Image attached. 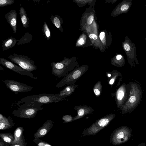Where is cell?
Instances as JSON below:
<instances>
[{
    "instance_id": "1",
    "label": "cell",
    "mask_w": 146,
    "mask_h": 146,
    "mask_svg": "<svg viewBox=\"0 0 146 146\" xmlns=\"http://www.w3.org/2000/svg\"><path fill=\"white\" fill-rule=\"evenodd\" d=\"M65 96H60L59 94H42L34 95L21 98L14 103L18 105L25 102H33L44 104L58 102L62 100Z\"/></svg>"
},
{
    "instance_id": "2",
    "label": "cell",
    "mask_w": 146,
    "mask_h": 146,
    "mask_svg": "<svg viewBox=\"0 0 146 146\" xmlns=\"http://www.w3.org/2000/svg\"><path fill=\"white\" fill-rule=\"evenodd\" d=\"M43 104L33 102H25L18 105L17 110L13 113L21 117H30L34 116L37 111L44 108L42 106Z\"/></svg>"
},
{
    "instance_id": "3",
    "label": "cell",
    "mask_w": 146,
    "mask_h": 146,
    "mask_svg": "<svg viewBox=\"0 0 146 146\" xmlns=\"http://www.w3.org/2000/svg\"><path fill=\"white\" fill-rule=\"evenodd\" d=\"M7 57L12 62L26 70L31 72L37 69L34 61L27 56L14 53Z\"/></svg>"
},
{
    "instance_id": "4",
    "label": "cell",
    "mask_w": 146,
    "mask_h": 146,
    "mask_svg": "<svg viewBox=\"0 0 146 146\" xmlns=\"http://www.w3.org/2000/svg\"><path fill=\"white\" fill-rule=\"evenodd\" d=\"M132 130L129 127L123 126L115 129L111 134L110 141L114 145L124 143L127 141L131 136Z\"/></svg>"
},
{
    "instance_id": "5",
    "label": "cell",
    "mask_w": 146,
    "mask_h": 146,
    "mask_svg": "<svg viewBox=\"0 0 146 146\" xmlns=\"http://www.w3.org/2000/svg\"><path fill=\"white\" fill-rule=\"evenodd\" d=\"M113 115H109L96 121L83 132L85 135H95L104 128L114 117Z\"/></svg>"
},
{
    "instance_id": "6",
    "label": "cell",
    "mask_w": 146,
    "mask_h": 146,
    "mask_svg": "<svg viewBox=\"0 0 146 146\" xmlns=\"http://www.w3.org/2000/svg\"><path fill=\"white\" fill-rule=\"evenodd\" d=\"M6 86L17 94L18 93H25L31 91L33 88L17 81L7 79L3 81Z\"/></svg>"
},
{
    "instance_id": "7",
    "label": "cell",
    "mask_w": 146,
    "mask_h": 146,
    "mask_svg": "<svg viewBox=\"0 0 146 146\" xmlns=\"http://www.w3.org/2000/svg\"><path fill=\"white\" fill-rule=\"evenodd\" d=\"M122 44L129 62L132 63L135 60L137 62L135 45L131 41L127 35L125 36L124 41L122 43Z\"/></svg>"
},
{
    "instance_id": "8",
    "label": "cell",
    "mask_w": 146,
    "mask_h": 146,
    "mask_svg": "<svg viewBox=\"0 0 146 146\" xmlns=\"http://www.w3.org/2000/svg\"><path fill=\"white\" fill-rule=\"evenodd\" d=\"M0 64L6 68L21 75L27 76L34 79H37V77L34 76L30 72L25 70L19 66L3 58H0Z\"/></svg>"
},
{
    "instance_id": "9",
    "label": "cell",
    "mask_w": 146,
    "mask_h": 146,
    "mask_svg": "<svg viewBox=\"0 0 146 146\" xmlns=\"http://www.w3.org/2000/svg\"><path fill=\"white\" fill-rule=\"evenodd\" d=\"M17 17L16 11L13 9L9 11L5 15V18L15 34L17 33Z\"/></svg>"
},
{
    "instance_id": "10",
    "label": "cell",
    "mask_w": 146,
    "mask_h": 146,
    "mask_svg": "<svg viewBox=\"0 0 146 146\" xmlns=\"http://www.w3.org/2000/svg\"><path fill=\"white\" fill-rule=\"evenodd\" d=\"M82 73L81 70H78L75 71L72 76L69 74L67 75L60 81L57 83L56 87L59 88L63 86L71 78H72V80L78 79L81 75Z\"/></svg>"
},
{
    "instance_id": "11",
    "label": "cell",
    "mask_w": 146,
    "mask_h": 146,
    "mask_svg": "<svg viewBox=\"0 0 146 146\" xmlns=\"http://www.w3.org/2000/svg\"><path fill=\"white\" fill-rule=\"evenodd\" d=\"M17 41L18 40L13 36H10L6 40H3L2 50L6 51L12 48L15 46Z\"/></svg>"
},
{
    "instance_id": "12",
    "label": "cell",
    "mask_w": 146,
    "mask_h": 146,
    "mask_svg": "<svg viewBox=\"0 0 146 146\" xmlns=\"http://www.w3.org/2000/svg\"><path fill=\"white\" fill-rule=\"evenodd\" d=\"M19 14L23 27L25 28H28L29 19L23 7L21 6V7L19 9Z\"/></svg>"
},
{
    "instance_id": "13",
    "label": "cell",
    "mask_w": 146,
    "mask_h": 146,
    "mask_svg": "<svg viewBox=\"0 0 146 146\" xmlns=\"http://www.w3.org/2000/svg\"><path fill=\"white\" fill-rule=\"evenodd\" d=\"M50 19L52 23L57 28L60 29L61 28V22L58 16L51 15Z\"/></svg>"
},
{
    "instance_id": "14",
    "label": "cell",
    "mask_w": 146,
    "mask_h": 146,
    "mask_svg": "<svg viewBox=\"0 0 146 146\" xmlns=\"http://www.w3.org/2000/svg\"><path fill=\"white\" fill-rule=\"evenodd\" d=\"M32 36L31 34L27 33L25 34L19 40L17 45H19L22 44H25L30 42L32 39Z\"/></svg>"
},
{
    "instance_id": "15",
    "label": "cell",
    "mask_w": 146,
    "mask_h": 146,
    "mask_svg": "<svg viewBox=\"0 0 146 146\" xmlns=\"http://www.w3.org/2000/svg\"><path fill=\"white\" fill-rule=\"evenodd\" d=\"M42 31L47 40H49L51 37L50 31L46 22L44 23Z\"/></svg>"
},
{
    "instance_id": "16",
    "label": "cell",
    "mask_w": 146,
    "mask_h": 146,
    "mask_svg": "<svg viewBox=\"0 0 146 146\" xmlns=\"http://www.w3.org/2000/svg\"><path fill=\"white\" fill-rule=\"evenodd\" d=\"M125 95V90L123 87H120L118 90L117 93V97L119 101H121Z\"/></svg>"
},
{
    "instance_id": "17",
    "label": "cell",
    "mask_w": 146,
    "mask_h": 146,
    "mask_svg": "<svg viewBox=\"0 0 146 146\" xmlns=\"http://www.w3.org/2000/svg\"><path fill=\"white\" fill-rule=\"evenodd\" d=\"M15 1L14 0H0V7L11 5L14 3Z\"/></svg>"
},
{
    "instance_id": "18",
    "label": "cell",
    "mask_w": 146,
    "mask_h": 146,
    "mask_svg": "<svg viewBox=\"0 0 146 146\" xmlns=\"http://www.w3.org/2000/svg\"><path fill=\"white\" fill-rule=\"evenodd\" d=\"M132 94L131 95L128 101L127 105L128 104V106L133 105V104H135V102L137 101V95H134L133 93H131Z\"/></svg>"
},
{
    "instance_id": "19",
    "label": "cell",
    "mask_w": 146,
    "mask_h": 146,
    "mask_svg": "<svg viewBox=\"0 0 146 146\" xmlns=\"http://www.w3.org/2000/svg\"><path fill=\"white\" fill-rule=\"evenodd\" d=\"M62 119L66 122H70L72 120V117L68 115L64 116Z\"/></svg>"
},
{
    "instance_id": "20",
    "label": "cell",
    "mask_w": 146,
    "mask_h": 146,
    "mask_svg": "<svg viewBox=\"0 0 146 146\" xmlns=\"http://www.w3.org/2000/svg\"><path fill=\"white\" fill-rule=\"evenodd\" d=\"M94 19V17L92 15L90 16L87 19V23L89 25H90Z\"/></svg>"
},
{
    "instance_id": "21",
    "label": "cell",
    "mask_w": 146,
    "mask_h": 146,
    "mask_svg": "<svg viewBox=\"0 0 146 146\" xmlns=\"http://www.w3.org/2000/svg\"><path fill=\"white\" fill-rule=\"evenodd\" d=\"M89 37L90 38L93 39L94 40H96L98 38L97 36L96 35L93 34H90Z\"/></svg>"
},
{
    "instance_id": "22",
    "label": "cell",
    "mask_w": 146,
    "mask_h": 146,
    "mask_svg": "<svg viewBox=\"0 0 146 146\" xmlns=\"http://www.w3.org/2000/svg\"><path fill=\"white\" fill-rule=\"evenodd\" d=\"M47 132V130L45 129H42L40 130L39 133L41 135H45Z\"/></svg>"
},
{
    "instance_id": "23",
    "label": "cell",
    "mask_w": 146,
    "mask_h": 146,
    "mask_svg": "<svg viewBox=\"0 0 146 146\" xmlns=\"http://www.w3.org/2000/svg\"><path fill=\"white\" fill-rule=\"evenodd\" d=\"M94 94L96 96H99L100 94V91L99 89L96 88L94 89Z\"/></svg>"
},
{
    "instance_id": "24",
    "label": "cell",
    "mask_w": 146,
    "mask_h": 146,
    "mask_svg": "<svg viewBox=\"0 0 146 146\" xmlns=\"http://www.w3.org/2000/svg\"><path fill=\"white\" fill-rule=\"evenodd\" d=\"M105 36V33L104 32H101L100 34L99 37L100 40H102Z\"/></svg>"
},
{
    "instance_id": "25",
    "label": "cell",
    "mask_w": 146,
    "mask_h": 146,
    "mask_svg": "<svg viewBox=\"0 0 146 146\" xmlns=\"http://www.w3.org/2000/svg\"><path fill=\"white\" fill-rule=\"evenodd\" d=\"M3 140L5 141L8 143H9L11 141V139L9 137H4L3 138Z\"/></svg>"
},
{
    "instance_id": "26",
    "label": "cell",
    "mask_w": 146,
    "mask_h": 146,
    "mask_svg": "<svg viewBox=\"0 0 146 146\" xmlns=\"http://www.w3.org/2000/svg\"><path fill=\"white\" fill-rule=\"evenodd\" d=\"M79 44L80 45H82L84 43V41L83 38H80L78 41Z\"/></svg>"
},
{
    "instance_id": "27",
    "label": "cell",
    "mask_w": 146,
    "mask_h": 146,
    "mask_svg": "<svg viewBox=\"0 0 146 146\" xmlns=\"http://www.w3.org/2000/svg\"><path fill=\"white\" fill-rule=\"evenodd\" d=\"M123 58V56L121 54H118L116 57V59L117 60H120Z\"/></svg>"
},
{
    "instance_id": "28",
    "label": "cell",
    "mask_w": 146,
    "mask_h": 146,
    "mask_svg": "<svg viewBox=\"0 0 146 146\" xmlns=\"http://www.w3.org/2000/svg\"><path fill=\"white\" fill-rule=\"evenodd\" d=\"M21 134V131L20 129H19L16 131V135L17 137H19L20 135Z\"/></svg>"
},
{
    "instance_id": "29",
    "label": "cell",
    "mask_w": 146,
    "mask_h": 146,
    "mask_svg": "<svg viewBox=\"0 0 146 146\" xmlns=\"http://www.w3.org/2000/svg\"><path fill=\"white\" fill-rule=\"evenodd\" d=\"M5 126V124L1 122L0 123V129H3Z\"/></svg>"
},
{
    "instance_id": "30",
    "label": "cell",
    "mask_w": 146,
    "mask_h": 146,
    "mask_svg": "<svg viewBox=\"0 0 146 146\" xmlns=\"http://www.w3.org/2000/svg\"><path fill=\"white\" fill-rule=\"evenodd\" d=\"M138 146H146V144L144 142H142L138 145Z\"/></svg>"
},
{
    "instance_id": "31",
    "label": "cell",
    "mask_w": 146,
    "mask_h": 146,
    "mask_svg": "<svg viewBox=\"0 0 146 146\" xmlns=\"http://www.w3.org/2000/svg\"><path fill=\"white\" fill-rule=\"evenodd\" d=\"M114 79H111L110 81V84H113V83H114Z\"/></svg>"
},
{
    "instance_id": "32",
    "label": "cell",
    "mask_w": 146,
    "mask_h": 146,
    "mask_svg": "<svg viewBox=\"0 0 146 146\" xmlns=\"http://www.w3.org/2000/svg\"><path fill=\"white\" fill-rule=\"evenodd\" d=\"M108 77H110L111 76V75L110 74H109L108 75Z\"/></svg>"
},
{
    "instance_id": "33",
    "label": "cell",
    "mask_w": 146,
    "mask_h": 146,
    "mask_svg": "<svg viewBox=\"0 0 146 146\" xmlns=\"http://www.w3.org/2000/svg\"><path fill=\"white\" fill-rule=\"evenodd\" d=\"M15 146H19V145H16Z\"/></svg>"
},
{
    "instance_id": "34",
    "label": "cell",
    "mask_w": 146,
    "mask_h": 146,
    "mask_svg": "<svg viewBox=\"0 0 146 146\" xmlns=\"http://www.w3.org/2000/svg\"><path fill=\"white\" fill-rule=\"evenodd\" d=\"M145 40H146V38H145Z\"/></svg>"
}]
</instances>
